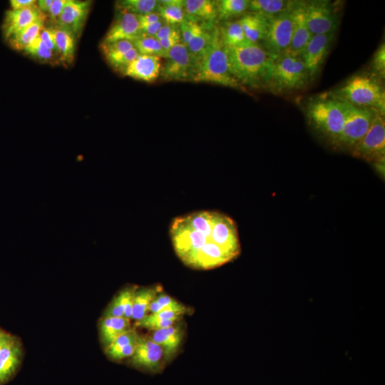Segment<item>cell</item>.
Listing matches in <instances>:
<instances>
[{
	"instance_id": "obj_1",
	"label": "cell",
	"mask_w": 385,
	"mask_h": 385,
	"mask_svg": "<svg viewBox=\"0 0 385 385\" xmlns=\"http://www.w3.org/2000/svg\"><path fill=\"white\" fill-rule=\"evenodd\" d=\"M169 234L177 256L193 269L220 267L241 250L235 222L218 211L199 210L176 217Z\"/></svg>"
},
{
	"instance_id": "obj_2",
	"label": "cell",
	"mask_w": 385,
	"mask_h": 385,
	"mask_svg": "<svg viewBox=\"0 0 385 385\" xmlns=\"http://www.w3.org/2000/svg\"><path fill=\"white\" fill-rule=\"evenodd\" d=\"M224 49L230 72L240 83L245 88H267L274 59L261 44L247 41Z\"/></svg>"
},
{
	"instance_id": "obj_3",
	"label": "cell",
	"mask_w": 385,
	"mask_h": 385,
	"mask_svg": "<svg viewBox=\"0 0 385 385\" xmlns=\"http://www.w3.org/2000/svg\"><path fill=\"white\" fill-rule=\"evenodd\" d=\"M192 82L210 83L242 92H248L230 72L227 57L217 27L213 29L212 39L198 61Z\"/></svg>"
},
{
	"instance_id": "obj_4",
	"label": "cell",
	"mask_w": 385,
	"mask_h": 385,
	"mask_svg": "<svg viewBox=\"0 0 385 385\" xmlns=\"http://www.w3.org/2000/svg\"><path fill=\"white\" fill-rule=\"evenodd\" d=\"M326 95L341 102L372 109L384 115V89L374 75L359 74L352 76Z\"/></svg>"
},
{
	"instance_id": "obj_5",
	"label": "cell",
	"mask_w": 385,
	"mask_h": 385,
	"mask_svg": "<svg viewBox=\"0 0 385 385\" xmlns=\"http://www.w3.org/2000/svg\"><path fill=\"white\" fill-rule=\"evenodd\" d=\"M306 113L313 128L334 146L344 123L345 103L323 94L307 103Z\"/></svg>"
},
{
	"instance_id": "obj_6",
	"label": "cell",
	"mask_w": 385,
	"mask_h": 385,
	"mask_svg": "<svg viewBox=\"0 0 385 385\" xmlns=\"http://www.w3.org/2000/svg\"><path fill=\"white\" fill-rule=\"evenodd\" d=\"M310 81L302 56L285 53L274 60L267 89L284 93L302 90Z\"/></svg>"
},
{
	"instance_id": "obj_7",
	"label": "cell",
	"mask_w": 385,
	"mask_h": 385,
	"mask_svg": "<svg viewBox=\"0 0 385 385\" xmlns=\"http://www.w3.org/2000/svg\"><path fill=\"white\" fill-rule=\"evenodd\" d=\"M346 115L342 132L334 144L337 148L351 150L369 130L376 111L345 103Z\"/></svg>"
},
{
	"instance_id": "obj_8",
	"label": "cell",
	"mask_w": 385,
	"mask_h": 385,
	"mask_svg": "<svg viewBox=\"0 0 385 385\" xmlns=\"http://www.w3.org/2000/svg\"><path fill=\"white\" fill-rule=\"evenodd\" d=\"M197 68V61L181 42L168 51L160 76L165 81H193Z\"/></svg>"
},
{
	"instance_id": "obj_9",
	"label": "cell",
	"mask_w": 385,
	"mask_h": 385,
	"mask_svg": "<svg viewBox=\"0 0 385 385\" xmlns=\"http://www.w3.org/2000/svg\"><path fill=\"white\" fill-rule=\"evenodd\" d=\"M292 5L289 9L269 19L267 32L261 45L274 60L285 53L291 43Z\"/></svg>"
},
{
	"instance_id": "obj_10",
	"label": "cell",
	"mask_w": 385,
	"mask_h": 385,
	"mask_svg": "<svg viewBox=\"0 0 385 385\" xmlns=\"http://www.w3.org/2000/svg\"><path fill=\"white\" fill-rule=\"evenodd\" d=\"M351 153L355 158L370 163L385 157L384 115L375 113L369 130Z\"/></svg>"
},
{
	"instance_id": "obj_11",
	"label": "cell",
	"mask_w": 385,
	"mask_h": 385,
	"mask_svg": "<svg viewBox=\"0 0 385 385\" xmlns=\"http://www.w3.org/2000/svg\"><path fill=\"white\" fill-rule=\"evenodd\" d=\"M305 15L307 26L312 36L335 33L339 19L330 1H305Z\"/></svg>"
},
{
	"instance_id": "obj_12",
	"label": "cell",
	"mask_w": 385,
	"mask_h": 385,
	"mask_svg": "<svg viewBox=\"0 0 385 385\" xmlns=\"http://www.w3.org/2000/svg\"><path fill=\"white\" fill-rule=\"evenodd\" d=\"M129 364L142 371L158 373L165 364L163 349L150 337L139 335Z\"/></svg>"
},
{
	"instance_id": "obj_13",
	"label": "cell",
	"mask_w": 385,
	"mask_h": 385,
	"mask_svg": "<svg viewBox=\"0 0 385 385\" xmlns=\"http://www.w3.org/2000/svg\"><path fill=\"white\" fill-rule=\"evenodd\" d=\"M334 35L335 33L313 35L302 52L301 56L311 81L319 73Z\"/></svg>"
},
{
	"instance_id": "obj_14",
	"label": "cell",
	"mask_w": 385,
	"mask_h": 385,
	"mask_svg": "<svg viewBox=\"0 0 385 385\" xmlns=\"http://www.w3.org/2000/svg\"><path fill=\"white\" fill-rule=\"evenodd\" d=\"M91 5V1L67 0L61 14L55 23V27L68 31L76 38L78 37Z\"/></svg>"
},
{
	"instance_id": "obj_15",
	"label": "cell",
	"mask_w": 385,
	"mask_h": 385,
	"mask_svg": "<svg viewBox=\"0 0 385 385\" xmlns=\"http://www.w3.org/2000/svg\"><path fill=\"white\" fill-rule=\"evenodd\" d=\"M115 19L102 43L120 40L133 41L142 35L138 16L130 12L117 10Z\"/></svg>"
},
{
	"instance_id": "obj_16",
	"label": "cell",
	"mask_w": 385,
	"mask_h": 385,
	"mask_svg": "<svg viewBox=\"0 0 385 385\" xmlns=\"http://www.w3.org/2000/svg\"><path fill=\"white\" fill-rule=\"evenodd\" d=\"M292 35L290 46L286 53L301 56L312 38L305 15V1H294L292 7Z\"/></svg>"
},
{
	"instance_id": "obj_17",
	"label": "cell",
	"mask_w": 385,
	"mask_h": 385,
	"mask_svg": "<svg viewBox=\"0 0 385 385\" xmlns=\"http://www.w3.org/2000/svg\"><path fill=\"white\" fill-rule=\"evenodd\" d=\"M43 19H46V15L40 11L37 4L24 9H9L2 24L4 37L8 40L24 28Z\"/></svg>"
},
{
	"instance_id": "obj_18",
	"label": "cell",
	"mask_w": 385,
	"mask_h": 385,
	"mask_svg": "<svg viewBox=\"0 0 385 385\" xmlns=\"http://www.w3.org/2000/svg\"><path fill=\"white\" fill-rule=\"evenodd\" d=\"M101 48L108 63L120 72H123L139 54L133 42L127 40L102 43Z\"/></svg>"
},
{
	"instance_id": "obj_19",
	"label": "cell",
	"mask_w": 385,
	"mask_h": 385,
	"mask_svg": "<svg viewBox=\"0 0 385 385\" xmlns=\"http://www.w3.org/2000/svg\"><path fill=\"white\" fill-rule=\"evenodd\" d=\"M161 68L160 57L138 54L122 73L134 79L152 83L160 76Z\"/></svg>"
},
{
	"instance_id": "obj_20",
	"label": "cell",
	"mask_w": 385,
	"mask_h": 385,
	"mask_svg": "<svg viewBox=\"0 0 385 385\" xmlns=\"http://www.w3.org/2000/svg\"><path fill=\"white\" fill-rule=\"evenodd\" d=\"M22 353L20 341L13 335L0 347V385L16 371L21 363Z\"/></svg>"
},
{
	"instance_id": "obj_21",
	"label": "cell",
	"mask_w": 385,
	"mask_h": 385,
	"mask_svg": "<svg viewBox=\"0 0 385 385\" xmlns=\"http://www.w3.org/2000/svg\"><path fill=\"white\" fill-rule=\"evenodd\" d=\"M150 337L163 349L164 362H169L178 352L183 338V331L179 326L173 325L154 330Z\"/></svg>"
},
{
	"instance_id": "obj_22",
	"label": "cell",
	"mask_w": 385,
	"mask_h": 385,
	"mask_svg": "<svg viewBox=\"0 0 385 385\" xmlns=\"http://www.w3.org/2000/svg\"><path fill=\"white\" fill-rule=\"evenodd\" d=\"M247 41L259 43L264 41L269 26V19L257 13L247 12L238 20Z\"/></svg>"
},
{
	"instance_id": "obj_23",
	"label": "cell",
	"mask_w": 385,
	"mask_h": 385,
	"mask_svg": "<svg viewBox=\"0 0 385 385\" xmlns=\"http://www.w3.org/2000/svg\"><path fill=\"white\" fill-rule=\"evenodd\" d=\"M183 8L188 20L195 22L201 20L212 24L217 19L216 1L185 0Z\"/></svg>"
},
{
	"instance_id": "obj_24",
	"label": "cell",
	"mask_w": 385,
	"mask_h": 385,
	"mask_svg": "<svg viewBox=\"0 0 385 385\" xmlns=\"http://www.w3.org/2000/svg\"><path fill=\"white\" fill-rule=\"evenodd\" d=\"M137 287L133 285L121 289L107 307L103 317H124L130 319L133 297Z\"/></svg>"
},
{
	"instance_id": "obj_25",
	"label": "cell",
	"mask_w": 385,
	"mask_h": 385,
	"mask_svg": "<svg viewBox=\"0 0 385 385\" xmlns=\"http://www.w3.org/2000/svg\"><path fill=\"white\" fill-rule=\"evenodd\" d=\"M131 329L129 319L124 317H103L99 324L102 343L106 348L118 337Z\"/></svg>"
},
{
	"instance_id": "obj_26",
	"label": "cell",
	"mask_w": 385,
	"mask_h": 385,
	"mask_svg": "<svg viewBox=\"0 0 385 385\" xmlns=\"http://www.w3.org/2000/svg\"><path fill=\"white\" fill-rule=\"evenodd\" d=\"M162 291L161 287H137L133 302L131 319L138 322L149 314V307L153 299Z\"/></svg>"
},
{
	"instance_id": "obj_27",
	"label": "cell",
	"mask_w": 385,
	"mask_h": 385,
	"mask_svg": "<svg viewBox=\"0 0 385 385\" xmlns=\"http://www.w3.org/2000/svg\"><path fill=\"white\" fill-rule=\"evenodd\" d=\"M57 53L59 59L65 63H71L74 58L76 37L71 32L52 27Z\"/></svg>"
},
{
	"instance_id": "obj_28",
	"label": "cell",
	"mask_w": 385,
	"mask_h": 385,
	"mask_svg": "<svg viewBox=\"0 0 385 385\" xmlns=\"http://www.w3.org/2000/svg\"><path fill=\"white\" fill-rule=\"evenodd\" d=\"M292 4L287 0H250L247 10L270 19L289 9Z\"/></svg>"
},
{
	"instance_id": "obj_29",
	"label": "cell",
	"mask_w": 385,
	"mask_h": 385,
	"mask_svg": "<svg viewBox=\"0 0 385 385\" xmlns=\"http://www.w3.org/2000/svg\"><path fill=\"white\" fill-rule=\"evenodd\" d=\"M164 23L180 25L185 19L183 0L158 1L156 11Z\"/></svg>"
},
{
	"instance_id": "obj_30",
	"label": "cell",
	"mask_w": 385,
	"mask_h": 385,
	"mask_svg": "<svg viewBox=\"0 0 385 385\" xmlns=\"http://www.w3.org/2000/svg\"><path fill=\"white\" fill-rule=\"evenodd\" d=\"M46 19H40L24 28L8 39L10 46L18 51L24 49L29 45L40 34L44 27Z\"/></svg>"
},
{
	"instance_id": "obj_31",
	"label": "cell",
	"mask_w": 385,
	"mask_h": 385,
	"mask_svg": "<svg viewBox=\"0 0 385 385\" xmlns=\"http://www.w3.org/2000/svg\"><path fill=\"white\" fill-rule=\"evenodd\" d=\"M220 41L225 47H232L247 41L238 21H224L218 28Z\"/></svg>"
},
{
	"instance_id": "obj_32",
	"label": "cell",
	"mask_w": 385,
	"mask_h": 385,
	"mask_svg": "<svg viewBox=\"0 0 385 385\" xmlns=\"http://www.w3.org/2000/svg\"><path fill=\"white\" fill-rule=\"evenodd\" d=\"M249 0L216 1L218 21H227L231 19L243 15L248 9Z\"/></svg>"
},
{
	"instance_id": "obj_33",
	"label": "cell",
	"mask_w": 385,
	"mask_h": 385,
	"mask_svg": "<svg viewBox=\"0 0 385 385\" xmlns=\"http://www.w3.org/2000/svg\"><path fill=\"white\" fill-rule=\"evenodd\" d=\"M158 1L156 0H122L116 2V9L132 13L137 16L157 11Z\"/></svg>"
},
{
	"instance_id": "obj_34",
	"label": "cell",
	"mask_w": 385,
	"mask_h": 385,
	"mask_svg": "<svg viewBox=\"0 0 385 385\" xmlns=\"http://www.w3.org/2000/svg\"><path fill=\"white\" fill-rule=\"evenodd\" d=\"M133 43L139 54L156 56L164 58L168 56V52L162 48L160 41L154 36L142 34L133 41Z\"/></svg>"
},
{
	"instance_id": "obj_35",
	"label": "cell",
	"mask_w": 385,
	"mask_h": 385,
	"mask_svg": "<svg viewBox=\"0 0 385 385\" xmlns=\"http://www.w3.org/2000/svg\"><path fill=\"white\" fill-rule=\"evenodd\" d=\"M212 31L213 29L210 32L201 26L188 44L185 45L197 63L212 39Z\"/></svg>"
},
{
	"instance_id": "obj_36",
	"label": "cell",
	"mask_w": 385,
	"mask_h": 385,
	"mask_svg": "<svg viewBox=\"0 0 385 385\" xmlns=\"http://www.w3.org/2000/svg\"><path fill=\"white\" fill-rule=\"evenodd\" d=\"M160 292L151 302L149 307V314H156L166 309L174 310L182 314L187 313L188 309L185 305L170 296Z\"/></svg>"
},
{
	"instance_id": "obj_37",
	"label": "cell",
	"mask_w": 385,
	"mask_h": 385,
	"mask_svg": "<svg viewBox=\"0 0 385 385\" xmlns=\"http://www.w3.org/2000/svg\"><path fill=\"white\" fill-rule=\"evenodd\" d=\"M24 51L30 56L43 63L55 61L54 53L41 39L39 35L24 49Z\"/></svg>"
},
{
	"instance_id": "obj_38",
	"label": "cell",
	"mask_w": 385,
	"mask_h": 385,
	"mask_svg": "<svg viewBox=\"0 0 385 385\" xmlns=\"http://www.w3.org/2000/svg\"><path fill=\"white\" fill-rule=\"evenodd\" d=\"M139 334L135 329L131 328L118 337L110 345L106 348V354L111 358L115 353L123 349L128 344L138 339Z\"/></svg>"
},
{
	"instance_id": "obj_39",
	"label": "cell",
	"mask_w": 385,
	"mask_h": 385,
	"mask_svg": "<svg viewBox=\"0 0 385 385\" xmlns=\"http://www.w3.org/2000/svg\"><path fill=\"white\" fill-rule=\"evenodd\" d=\"M176 322V320L162 319L155 314H148L142 319L135 322V324L138 327L154 331L173 326Z\"/></svg>"
},
{
	"instance_id": "obj_40",
	"label": "cell",
	"mask_w": 385,
	"mask_h": 385,
	"mask_svg": "<svg viewBox=\"0 0 385 385\" xmlns=\"http://www.w3.org/2000/svg\"><path fill=\"white\" fill-rule=\"evenodd\" d=\"M374 76L384 78L385 76V44L381 43L376 51L371 62Z\"/></svg>"
},
{
	"instance_id": "obj_41",
	"label": "cell",
	"mask_w": 385,
	"mask_h": 385,
	"mask_svg": "<svg viewBox=\"0 0 385 385\" xmlns=\"http://www.w3.org/2000/svg\"><path fill=\"white\" fill-rule=\"evenodd\" d=\"M181 41L187 45L193 35L201 27L197 22L185 19L180 25Z\"/></svg>"
},
{
	"instance_id": "obj_42",
	"label": "cell",
	"mask_w": 385,
	"mask_h": 385,
	"mask_svg": "<svg viewBox=\"0 0 385 385\" xmlns=\"http://www.w3.org/2000/svg\"><path fill=\"white\" fill-rule=\"evenodd\" d=\"M162 48L166 51L168 52L172 48H173L177 44L182 42L181 35L179 29L174 31L172 34L168 37L161 39L159 41Z\"/></svg>"
},
{
	"instance_id": "obj_43",
	"label": "cell",
	"mask_w": 385,
	"mask_h": 385,
	"mask_svg": "<svg viewBox=\"0 0 385 385\" xmlns=\"http://www.w3.org/2000/svg\"><path fill=\"white\" fill-rule=\"evenodd\" d=\"M41 39L54 53H57L52 27H43L39 34Z\"/></svg>"
},
{
	"instance_id": "obj_44",
	"label": "cell",
	"mask_w": 385,
	"mask_h": 385,
	"mask_svg": "<svg viewBox=\"0 0 385 385\" xmlns=\"http://www.w3.org/2000/svg\"><path fill=\"white\" fill-rule=\"evenodd\" d=\"M67 0H53L48 11V17L54 24L61 14Z\"/></svg>"
},
{
	"instance_id": "obj_45",
	"label": "cell",
	"mask_w": 385,
	"mask_h": 385,
	"mask_svg": "<svg viewBox=\"0 0 385 385\" xmlns=\"http://www.w3.org/2000/svg\"><path fill=\"white\" fill-rule=\"evenodd\" d=\"M178 29L179 25L164 23L154 37L160 41L168 37Z\"/></svg>"
},
{
	"instance_id": "obj_46",
	"label": "cell",
	"mask_w": 385,
	"mask_h": 385,
	"mask_svg": "<svg viewBox=\"0 0 385 385\" xmlns=\"http://www.w3.org/2000/svg\"><path fill=\"white\" fill-rule=\"evenodd\" d=\"M163 24L164 21L161 20L155 23L140 26L141 31L143 34L150 36H155Z\"/></svg>"
},
{
	"instance_id": "obj_47",
	"label": "cell",
	"mask_w": 385,
	"mask_h": 385,
	"mask_svg": "<svg viewBox=\"0 0 385 385\" xmlns=\"http://www.w3.org/2000/svg\"><path fill=\"white\" fill-rule=\"evenodd\" d=\"M140 25L149 24L161 21V17L157 11L138 16Z\"/></svg>"
},
{
	"instance_id": "obj_48",
	"label": "cell",
	"mask_w": 385,
	"mask_h": 385,
	"mask_svg": "<svg viewBox=\"0 0 385 385\" xmlns=\"http://www.w3.org/2000/svg\"><path fill=\"white\" fill-rule=\"evenodd\" d=\"M11 9L19 10L30 7L36 4L35 0H11Z\"/></svg>"
},
{
	"instance_id": "obj_49",
	"label": "cell",
	"mask_w": 385,
	"mask_h": 385,
	"mask_svg": "<svg viewBox=\"0 0 385 385\" xmlns=\"http://www.w3.org/2000/svg\"><path fill=\"white\" fill-rule=\"evenodd\" d=\"M53 0H39L37 1V6L43 13H47L53 3Z\"/></svg>"
},
{
	"instance_id": "obj_50",
	"label": "cell",
	"mask_w": 385,
	"mask_h": 385,
	"mask_svg": "<svg viewBox=\"0 0 385 385\" xmlns=\"http://www.w3.org/2000/svg\"><path fill=\"white\" fill-rule=\"evenodd\" d=\"M11 336V334L0 329V347L9 340Z\"/></svg>"
}]
</instances>
